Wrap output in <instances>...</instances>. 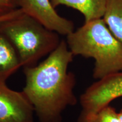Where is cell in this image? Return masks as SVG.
<instances>
[{"instance_id": "6da1fadb", "label": "cell", "mask_w": 122, "mask_h": 122, "mask_svg": "<svg viewBox=\"0 0 122 122\" xmlns=\"http://www.w3.org/2000/svg\"><path fill=\"white\" fill-rule=\"evenodd\" d=\"M73 56L66 41L62 40L41 63L24 68L22 92L40 122H62L64 110L77 103L75 78L68 71Z\"/></svg>"}, {"instance_id": "7a4b0ae2", "label": "cell", "mask_w": 122, "mask_h": 122, "mask_svg": "<svg viewBox=\"0 0 122 122\" xmlns=\"http://www.w3.org/2000/svg\"><path fill=\"white\" fill-rule=\"evenodd\" d=\"M66 42L74 56L94 59V79L122 71V45L102 18L85 22L67 36Z\"/></svg>"}, {"instance_id": "3957f363", "label": "cell", "mask_w": 122, "mask_h": 122, "mask_svg": "<svg viewBox=\"0 0 122 122\" xmlns=\"http://www.w3.org/2000/svg\"><path fill=\"white\" fill-rule=\"evenodd\" d=\"M0 32L17 51L22 67H32L50 54L60 43L57 33L25 14L0 24Z\"/></svg>"}, {"instance_id": "277c9868", "label": "cell", "mask_w": 122, "mask_h": 122, "mask_svg": "<svg viewBox=\"0 0 122 122\" xmlns=\"http://www.w3.org/2000/svg\"><path fill=\"white\" fill-rule=\"evenodd\" d=\"M120 97H122V71L98 79L80 96L82 109L77 122H86L90 117Z\"/></svg>"}, {"instance_id": "5b68a950", "label": "cell", "mask_w": 122, "mask_h": 122, "mask_svg": "<svg viewBox=\"0 0 122 122\" xmlns=\"http://www.w3.org/2000/svg\"><path fill=\"white\" fill-rule=\"evenodd\" d=\"M18 8L48 30L67 36L74 31L72 21L59 15L50 0H17Z\"/></svg>"}, {"instance_id": "8992f818", "label": "cell", "mask_w": 122, "mask_h": 122, "mask_svg": "<svg viewBox=\"0 0 122 122\" xmlns=\"http://www.w3.org/2000/svg\"><path fill=\"white\" fill-rule=\"evenodd\" d=\"M34 113L22 91H14L0 80V122H33Z\"/></svg>"}, {"instance_id": "52a82bcc", "label": "cell", "mask_w": 122, "mask_h": 122, "mask_svg": "<svg viewBox=\"0 0 122 122\" xmlns=\"http://www.w3.org/2000/svg\"><path fill=\"white\" fill-rule=\"evenodd\" d=\"M22 65L15 47L0 32V80L6 81Z\"/></svg>"}, {"instance_id": "ba28073f", "label": "cell", "mask_w": 122, "mask_h": 122, "mask_svg": "<svg viewBox=\"0 0 122 122\" xmlns=\"http://www.w3.org/2000/svg\"><path fill=\"white\" fill-rule=\"evenodd\" d=\"M54 8L59 5L78 10L85 18V22L102 18L107 0H50Z\"/></svg>"}, {"instance_id": "9c48e42d", "label": "cell", "mask_w": 122, "mask_h": 122, "mask_svg": "<svg viewBox=\"0 0 122 122\" xmlns=\"http://www.w3.org/2000/svg\"><path fill=\"white\" fill-rule=\"evenodd\" d=\"M102 19L122 45V0H107Z\"/></svg>"}, {"instance_id": "30bf717a", "label": "cell", "mask_w": 122, "mask_h": 122, "mask_svg": "<svg viewBox=\"0 0 122 122\" xmlns=\"http://www.w3.org/2000/svg\"><path fill=\"white\" fill-rule=\"evenodd\" d=\"M86 122H120L118 112L114 107L107 106L90 117Z\"/></svg>"}, {"instance_id": "8fae6325", "label": "cell", "mask_w": 122, "mask_h": 122, "mask_svg": "<svg viewBox=\"0 0 122 122\" xmlns=\"http://www.w3.org/2000/svg\"><path fill=\"white\" fill-rule=\"evenodd\" d=\"M18 9L17 0H0V16Z\"/></svg>"}, {"instance_id": "7c38bea8", "label": "cell", "mask_w": 122, "mask_h": 122, "mask_svg": "<svg viewBox=\"0 0 122 122\" xmlns=\"http://www.w3.org/2000/svg\"><path fill=\"white\" fill-rule=\"evenodd\" d=\"M23 14V11L20 9L18 8L16 10H14L11 13L1 16H0V24L4 23L10 20L11 19H13L14 18H17L18 16Z\"/></svg>"}, {"instance_id": "4fadbf2b", "label": "cell", "mask_w": 122, "mask_h": 122, "mask_svg": "<svg viewBox=\"0 0 122 122\" xmlns=\"http://www.w3.org/2000/svg\"><path fill=\"white\" fill-rule=\"evenodd\" d=\"M118 118L120 122H122V109L118 112Z\"/></svg>"}]
</instances>
